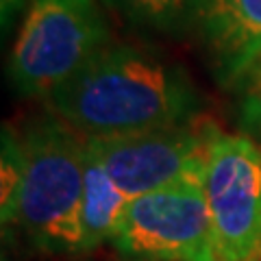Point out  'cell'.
Listing matches in <instances>:
<instances>
[{
  "label": "cell",
  "mask_w": 261,
  "mask_h": 261,
  "mask_svg": "<svg viewBox=\"0 0 261 261\" xmlns=\"http://www.w3.org/2000/svg\"><path fill=\"white\" fill-rule=\"evenodd\" d=\"M130 198L120 190L102 170L85 152V190H83V244L81 250L100 246L107 240H116L124 220Z\"/></svg>",
  "instance_id": "cell-8"
},
{
  "label": "cell",
  "mask_w": 261,
  "mask_h": 261,
  "mask_svg": "<svg viewBox=\"0 0 261 261\" xmlns=\"http://www.w3.org/2000/svg\"><path fill=\"white\" fill-rule=\"evenodd\" d=\"M116 244L128 255L159 261H218L202 174L133 198Z\"/></svg>",
  "instance_id": "cell-5"
},
{
  "label": "cell",
  "mask_w": 261,
  "mask_h": 261,
  "mask_svg": "<svg viewBox=\"0 0 261 261\" xmlns=\"http://www.w3.org/2000/svg\"><path fill=\"white\" fill-rule=\"evenodd\" d=\"M244 85L248 87L246 107H250V105H261V63L257 65V70L248 76V81H246Z\"/></svg>",
  "instance_id": "cell-11"
},
{
  "label": "cell",
  "mask_w": 261,
  "mask_h": 261,
  "mask_svg": "<svg viewBox=\"0 0 261 261\" xmlns=\"http://www.w3.org/2000/svg\"><path fill=\"white\" fill-rule=\"evenodd\" d=\"M194 29L220 83H246L261 63V0H200Z\"/></svg>",
  "instance_id": "cell-7"
},
{
  "label": "cell",
  "mask_w": 261,
  "mask_h": 261,
  "mask_svg": "<svg viewBox=\"0 0 261 261\" xmlns=\"http://www.w3.org/2000/svg\"><path fill=\"white\" fill-rule=\"evenodd\" d=\"M3 185H0V214L3 224H11L15 202H18L20 185H22V148L15 135L3 137Z\"/></svg>",
  "instance_id": "cell-10"
},
{
  "label": "cell",
  "mask_w": 261,
  "mask_h": 261,
  "mask_svg": "<svg viewBox=\"0 0 261 261\" xmlns=\"http://www.w3.org/2000/svg\"><path fill=\"white\" fill-rule=\"evenodd\" d=\"M109 46L96 0H31L9 57V79L24 96L48 98Z\"/></svg>",
  "instance_id": "cell-3"
},
{
  "label": "cell",
  "mask_w": 261,
  "mask_h": 261,
  "mask_svg": "<svg viewBox=\"0 0 261 261\" xmlns=\"http://www.w3.org/2000/svg\"><path fill=\"white\" fill-rule=\"evenodd\" d=\"M109 5L137 27L174 33L194 29L200 0H109Z\"/></svg>",
  "instance_id": "cell-9"
},
{
  "label": "cell",
  "mask_w": 261,
  "mask_h": 261,
  "mask_svg": "<svg viewBox=\"0 0 261 261\" xmlns=\"http://www.w3.org/2000/svg\"><path fill=\"white\" fill-rule=\"evenodd\" d=\"M246 116H248L250 122H252V120H255V122H261V105H250Z\"/></svg>",
  "instance_id": "cell-13"
},
{
  "label": "cell",
  "mask_w": 261,
  "mask_h": 261,
  "mask_svg": "<svg viewBox=\"0 0 261 261\" xmlns=\"http://www.w3.org/2000/svg\"><path fill=\"white\" fill-rule=\"evenodd\" d=\"M20 148L22 185L11 224H20L39 248L81 250L85 140L57 118L33 124Z\"/></svg>",
  "instance_id": "cell-2"
},
{
  "label": "cell",
  "mask_w": 261,
  "mask_h": 261,
  "mask_svg": "<svg viewBox=\"0 0 261 261\" xmlns=\"http://www.w3.org/2000/svg\"><path fill=\"white\" fill-rule=\"evenodd\" d=\"M24 5V0H0V15H3V27L9 24V20L13 18L18 9Z\"/></svg>",
  "instance_id": "cell-12"
},
{
  "label": "cell",
  "mask_w": 261,
  "mask_h": 261,
  "mask_svg": "<svg viewBox=\"0 0 261 261\" xmlns=\"http://www.w3.org/2000/svg\"><path fill=\"white\" fill-rule=\"evenodd\" d=\"M202 185L218 261H252L261 252V150L211 128Z\"/></svg>",
  "instance_id": "cell-4"
},
{
  "label": "cell",
  "mask_w": 261,
  "mask_h": 261,
  "mask_svg": "<svg viewBox=\"0 0 261 261\" xmlns=\"http://www.w3.org/2000/svg\"><path fill=\"white\" fill-rule=\"evenodd\" d=\"M211 128L174 124L142 133L85 140V152L100 163L130 200L185 176L205 172Z\"/></svg>",
  "instance_id": "cell-6"
},
{
  "label": "cell",
  "mask_w": 261,
  "mask_h": 261,
  "mask_svg": "<svg viewBox=\"0 0 261 261\" xmlns=\"http://www.w3.org/2000/svg\"><path fill=\"white\" fill-rule=\"evenodd\" d=\"M85 140L187 124L198 94L172 63L130 46H107L46 98Z\"/></svg>",
  "instance_id": "cell-1"
}]
</instances>
